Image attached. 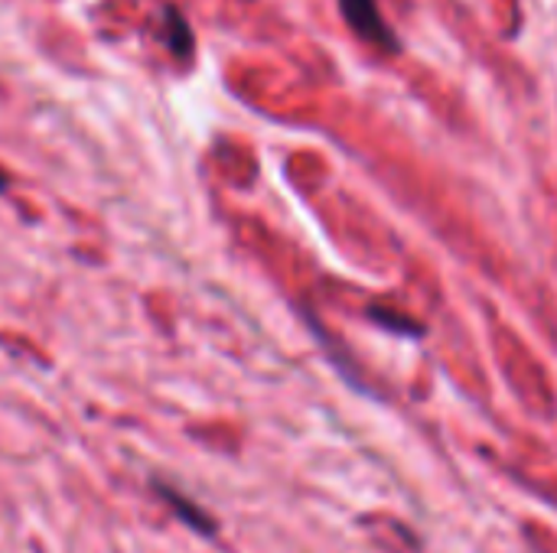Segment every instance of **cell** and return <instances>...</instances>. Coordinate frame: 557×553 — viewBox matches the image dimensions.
<instances>
[{
	"label": "cell",
	"mask_w": 557,
	"mask_h": 553,
	"mask_svg": "<svg viewBox=\"0 0 557 553\" xmlns=\"http://www.w3.org/2000/svg\"><path fill=\"white\" fill-rule=\"evenodd\" d=\"M339 13L349 26V33L356 39H362L366 46L385 52V55H401L405 52V39L392 29V23L385 20L379 0H336Z\"/></svg>",
	"instance_id": "obj_1"
},
{
	"label": "cell",
	"mask_w": 557,
	"mask_h": 553,
	"mask_svg": "<svg viewBox=\"0 0 557 553\" xmlns=\"http://www.w3.org/2000/svg\"><path fill=\"white\" fill-rule=\"evenodd\" d=\"M366 319L375 326V329H382V332H388V336H398V339H424L428 336V326L421 323V319H414V316H408V313H401V310H392V306H385V303H369L366 306Z\"/></svg>",
	"instance_id": "obj_2"
},
{
	"label": "cell",
	"mask_w": 557,
	"mask_h": 553,
	"mask_svg": "<svg viewBox=\"0 0 557 553\" xmlns=\"http://www.w3.org/2000/svg\"><path fill=\"white\" fill-rule=\"evenodd\" d=\"M160 26H163V42L170 46V52H173L176 59H189L193 49H196V36H193V29H189V23H186L183 10H176L173 3H163V10H160Z\"/></svg>",
	"instance_id": "obj_3"
},
{
	"label": "cell",
	"mask_w": 557,
	"mask_h": 553,
	"mask_svg": "<svg viewBox=\"0 0 557 553\" xmlns=\"http://www.w3.org/2000/svg\"><path fill=\"white\" fill-rule=\"evenodd\" d=\"M3 189H7V173L0 169V192H3Z\"/></svg>",
	"instance_id": "obj_4"
}]
</instances>
